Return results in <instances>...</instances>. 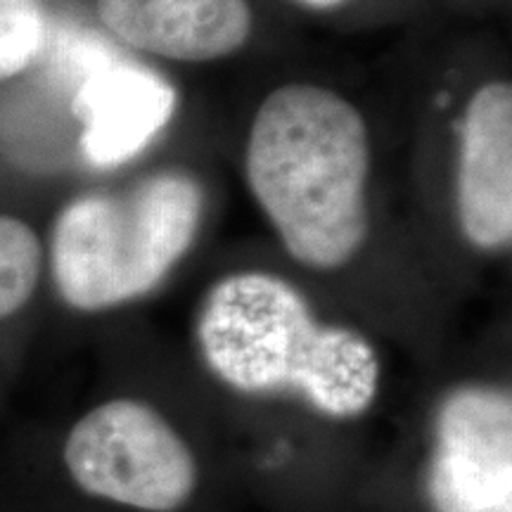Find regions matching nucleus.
I'll return each mask as SVG.
<instances>
[{
	"label": "nucleus",
	"instance_id": "1a4fd4ad",
	"mask_svg": "<svg viewBox=\"0 0 512 512\" xmlns=\"http://www.w3.org/2000/svg\"><path fill=\"white\" fill-rule=\"evenodd\" d=\"M41 273V245L22 221L0 216V318L27 304Z\"/></svg>",
	"mask_w": 512,
	"mask_h": 512
},
{
	"label": "nucleus",
	"instance_id": "6e6552de",
	"mask_svg": "<svg viewBox=\"0 0 512 512\" xmlns=\"http://www.w3.org/2000/svg\"><path fill=\"white\" fill-rule=\"evenodd\" d=\"M100 19L126 46L178 62H211L252 34L247 0H98Z\"/></svg>",
	"mask_w": 512,
	"mask_h": 512
},
{
	"label": "nucleus",
	"instance_id": "39448f33",
	"mask_svg": "<svg viewBox=\"0 0 512 512\" xmlns=\"http://www.w3.org/2000/svg\"><path fill=\"white\" fill-rule=\"evenodd\" d=\"M430 498L439 512H512V403L501 389L451 394L437 418Z\"/></svg>",
	"mask_w": 512,
	"mask_h": 512
},
{
	"label": "nucleus",
	"instance_id": "f03ea898",
	"mask_svg": "<svg viewBox=\"0 0 512 512\" xmlns=\"http://www.w3.org/2000/svg\"><path fill=\"white\" fill-rule=\"evenodd\" d=\"M200 342L214 373L242 392L294 389L335 418L373 403V347L356 332L318 325L302 294L273 275L240 273L216 285Z\"/></svg>",
	"mask_w": 512,
	"mask_h": 512
},
{
	"label": "nucleus",
	"instance_id": "f257e3e1",
	"mask_svg": "<svg viewBox=\"0 0 512 512\" xmlns=\"http://www.w3.org/2000/svg\"><path fill=\"white\" fill-rule=\"evenodd\" d=\"M368 128L351 102L320 86H283L261 102L247 178L287 252L339 268L368 238Z\"/></svg>",
	"mask_w": 512,
	"mask_h": 512
},
{
	"label": "nucleus",
	"instance_id": "0eeeda50",
	"mask_svg": "<svg viewBox=\"0 0 512 512\" xmlns=\"http://www.w3.org/2000/svg\"><path fill=\"white\" fill-rule=\"evenodd\" d=\"M458 214L463 233L482 249L512 238V91L482 86L467 107L460 140Z\"/></svg>",
	"mask_w": 512,
	"mask_h": 512
},
{
	"label": "nucleus",
	"instance_id": "7ed1b4c3",
	"mask_svg": "<svg viewBox=\"0 0 512 512\" xmlns=\"http://www.w3.org/2000/svg\"><path fill=\"white\" fill-rule=\"evenodd\" d=\"M200 216V185L181 171L155 174L121 195L69 204L53 238L62 297L83 311L143 297L188 252Z\"/></svg>",
	"mask_w": 512,
	"mask_h": 512
},
{
	"label": "nucleus",
	"instance_id": "423d86ee",
	"mask_svg": "<svg viewBox=\"0 0 512 512\" xmlns=\"http://www.w3.org/2000/svg\"><path fill=\"white\" fill-rule=\"evenodd\" d=\"M176 102L174 86L164 76L102 53L74 98L83 155L102 169L128 162L169 124Z\"/></svg>",
	"mask_w": 512,
	"mask_h": 512
},
{
	"label": "nucleus",
	"instance_id": "20e7f679",
	"mask_svg": "<svg viewBox=\"0 0 512 512\" xmlns=\"http://www.w3.org/2000/svg\"><path fill=\"white\" fill-rule=\"evenodd\" d=\"M64 463L88 494L150 512H171L197 484L190 448L157 411L119 399L76 422Z\"/></svg>",
	"mask_w": 512,
	"mask_h": 512
},
{
	"label": "nucleus",
	"instance_id": "9b49d317",
	"mask_svg": "<svg viewBox=\"0 0 512 512\" xmlns=\"http://www.w3.org/2000/svg\"><path fill=\"white\" fill-rule=\"evenodd\" d=\"M304 3L316 5V8H332V5L342 3V0H304Z\"/></svg>",
	"mask_w": 512,
	"mask_h": 512
},
{
	"label": "nucleus",
	"instance_id": "9d476101",
	"mask_svg": "<svg viewBox=\"0 0 512 512\" xmlns=\"http://www.w3.org/2000/svg\"><path fill=\"white\" fill-rule=\"evenodd\" d=\"M48 43L38 0H0V81L29 67Z\"/></svg>",
	"mask_w": 512,
	"mask_h": 512
}]
</instances>
